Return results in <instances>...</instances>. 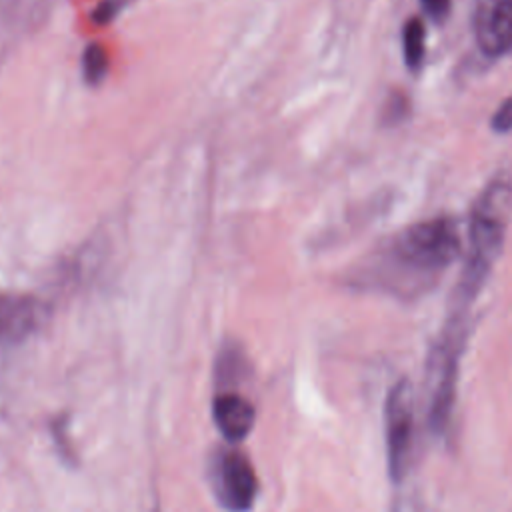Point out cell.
<instances>
[{
    "label": "cell",
    "mask_w": 512,
    "mask_h": 512,
    "mask_svg": "<svg viewBox=\"0 0 512 512\" xmlns=\"http://www.w3.org/2000/svg\"><path fill=\"white\" fill-rule=\"evenodd\" d=\"M44 304L30 294H0V344H18L38 330Z\"/></svg>",
    "instance_id": "obj_7"
},
{
    "label": "cell",
    "mask_w": 512,
    "mask_h": 512,
    "mask_svg": "<svg viewBox=\"0 0 512 512\" xmlns=\"http://www.w3.org/2000/svg\"><path fill=\"white\" fill-rule=\"evenodd\" d=\"M420 4L428 12L430 18L444 20L448 16V12H450L452 0H420Z\"/></svg>",
    "instance_id": "obj_14"
},
{
    "label": "cell",
    "mask_w": 512,
    "mask_h": 512,
    "mask_svg": "<svg viewBox=\"0 0 512 512\" xmlns=\"http://www.w3.org/2000/svg\"><path fill=\"white\" fill-rule=\"evenodd\" d=\"M124 2H126V0H102V2L96 6V10H94L92 20H94L96 24H108V22L122 10Z\"/></svg>",
    "instance_id": "obj_13"
},
{
    "label": "cell",
    "mask_w": 512,
    "mask_h": 512,
    "mask_svg": "<svg viewBox=\"0 0 512 512\" xmlns=\"http://www.w3.org/2000/svg\"><path fill=\"white\" fill-rule=\"evenodd\" d=\"M490 124H492V130H494V132H500V134H506V132L512 130V96L506 98V100L498 106V110L494 112Z\"/></svg>",
    "instance_id": "obj_12"
},
{
    "label": "cell",
    "mask_w": 512,
    "mask_h": 512,
    "mask_svg": "<svg viewBox=\"0 0 512 512\" xmlns=\"http://www.w3.org/2000/svg\"><path fill=\"white\" fill-rule=\"evenodd\" d=\"M248 368L250 364H248L246 352L236 340H228L220 346L216 364H214V376L220 388L238 384L242 378L248 376Z\"/></svg>",
    "instance_id": "obj_9"
},
{
    "label": "cell",
    "mask_w": 512,
    "mask_h": 512,
    "mask_svg": "<svg viewBox=\"0 0 512 512\" xmlns=\"http://www.w3.org/2000/svg\"><path fill=\"white\" fill-rule=\"evenodd\" d=\"M472 30L478 48L490 56L512 50V0H476Z\"/></svg>",
    "instance_id": "obj_6"
},
{
    "label": "cell",
    "mask_w": 512,
    "mask_h": 512,
    "mask_svg": "<svg viewBox=\"0 0 512 512\" xmlns=\"http://www.w3.org/2000/svg\"><path fill=\"white\" fill-rule=\"evenodd\" d=\"M470 304L450 298L446 320L432 344L426 364L428 424L434 434H444L454 412L460 360L470 328Z\"/></svg>",
    "instance_id": "obj_2"
},
{
    "label": "cell",
    "mask_w": 512,
    "mask_h": 512,
    "mask_svg": "<svg viewBox=\"0 0 512 512\" xmlns=\"http://www.w3.org/2000/svg\"><path fill=\"white\" fill-rule=\"evenodd\" d=\"M512 216V178L508 172L496 174L480 192L468 222V244L464 268L454 290L480 294L484 282L502 252L506 230Z\"/></svg>",
    "instance_id": "obj_1"
},
{
    "label": "cell",
    "mask_w": 512,
    "mask_h": 512,
    "mask_svg": "<svg viewBox=\"0 0 512 512\" xmlns=\"http://www.w3.org/2000/svg\"><path fill=\"white\" fill-rule=\"evenodd\" d=\"M426 30L420 18H410L402 28V48H404V62L408 68H418L424 58V42Z\"/></svg>",
    "instance_id": "obj_10"
},
{
    "label": "cell",
    "mask_w": 512,
    "mask_h": 512,
    "mask_svg": "<svg viewBox=\"0 0 512 512\" xmlns=\"http://www.w3.org/2000/svg\"><path fill=\"white\" fill-rule=\"evenodd\" d=\"M462 252V238L450 218H430L416 222L390 244V256L402 268L418 274H434L450 266Z\"/></svg>",
    "instance_id": "obj_3"
},
{
    "label": "cell",
    "mask_w": 512,
    "mask_h": 512,
    "mask_svg": "<svg viewBox=\"0 0 512 512\" xmlns=\"http://www.w3.org/2000/svg\"><path fill=\"white\" fill-rule=\"evenodd\" d=\"M414 388L410 380H398L386 396L384 434H386V470L392 482H404L414 448Z\"/></svg>",
    "instance_id": "obj_4"
},
{
    "label": "cell",
    "mask_w": 512,
    "mask_h": 512,
    "mask_svg": "<svg viewBox=\"0 0 512 512\" xmlns=\"http://www.w3.org/2000/svg\"><path fill=\"white\" fill-rule=\"evenodd\" d=\"M210 480L218 502L228 512L252 510L258 496V478L244 452L236 448L218 452L210 466Z\"/></svg>",
    "instance_id": "obj_5"
},
{
    "label": "cell",
    "mask_w": 512,
    "mask_h": 512,
    "mask_svg": "<svg viewBox=\"0 0 512 512\" xmlns=\"http://www.w3.org/2000/svg\"><path fill=\"white\" fill-rule=\"evenodd\" d=\"M212 418L228 442H242L254 428L256 410L250 400L232 390H222L212 402Z\"/></svg>",
    "instance_id": "obj_8"
},
{
    "label": "cell",
    "mask_w": 512,
    "mask_h": 512,
    "mask_svg": "<svg viewBox=\"0 0 512 512\" xmlns=\"http://www.w3.org/2000/svg\"><path fill=\"white\" fill-rule=\"evenodd\" d=\"M82 72L88 84L96 86L108 72V54L100 44H88L82 56Z\"/></svg>",
    "instance_id": "obj_11"
}]
</instances>
